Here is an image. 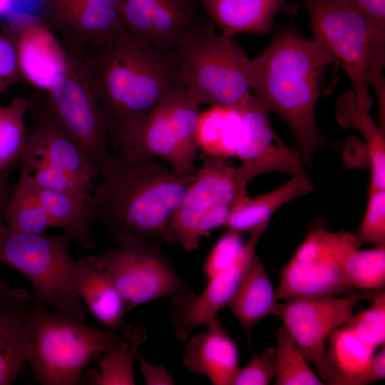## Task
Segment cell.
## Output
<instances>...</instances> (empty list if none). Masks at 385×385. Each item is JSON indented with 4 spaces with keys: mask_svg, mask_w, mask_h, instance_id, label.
<instances>
[{
    "mask_svg": "<svg viewBox=\"0 0 385 385\" xmlns=\"http://www.w3.org/2000/svg\"><path fill=\"white\" fill-rule=\"evenodd\" d=\"M332 66H337L334 58L292 24L277 31L251 60V93L286 123L307 166L329 144L317 126L315 108L319 97L334 88L335 83L328 82Z\"/></svg>",
    "mask_w": 385,
    "mask_h": 385,
    "instance_id": "6da1fadb",
    "label": "cell"
},
{
    "mask_svg": "<svg viewBox=\"0 0 385 385\" xmlns=\"http://www.w3.org/2000/svg\"><path fill=\"white\" fill-rule=\"evenodd\" d=\"M197 170L184 174L156 160L111 152L91 192L96 220L115 243H178L173 215Z\"/></svg>",
    "mask_w": 385,
    "mask_h": 385,
    "instance_id": "7a4b0ae2",
    "label": "cell"
},
{
    "mask_svg": "<svg viewBox=\"0 0 385 385\" xmlns=\"http://www.w3.org/2000/svg\"><path fill=\"white\" fill-rule=\"evenodd\" d=\"M86 48L111 148L172 91L183 87L172 53L142 37L125 31Z\"/></svg>",
    "mask_w": 385,
    "mask_h": 385,
    "instance_id": "3957f363",
    "label": "cell"
},
{
    "mask_svg": "<svg viewBox=\"0 0 385 385\" xmlns=\"http://www.w3.org/2000/svg\"><path fill=\"white\" fill-rule=\"evenodd\" d=\"M307 12L313 37L346 75L359 104L372 106L376 94L385 119V31L337 0H298Z\"/></svg>",
    "mask_w": 385,
    "mask_h": 385,
    "instance_id": "277c9868",
    "label": "cell"
},
{
    "mask_svg": "<svg viewBox=\"0 0 385 385\" xmlns=\"http://www.w3.org/2000/svg\"><path fill=\"white\" fill-rule=\"evenodd\" d=\"M31 300V299H30ZM74 316L30 302L26 314L28 360L42 385H77L88 364L128 346L115 330L84 324Z\"/></svg>",
    "mask_w": 385,
    "mask_h": 385,
    "instance_id": "5b68a950",
    "label": "cell"
},
{
    "mask_svg": "<svg viewBox=\"0 0 385 385\" xmlns=\"http://www.w3.org/2000/svg\"><path fill=\"white\" fill-rule=\"evenodd\" d=\"M207 19L171 52L183 88L199 105L237 106L251 95L250 59Z\"/></svg>",
    "mask_w": 385,
    "mask_h": 385,
    "instance_id": "8992f818",
    "label": "cell"
},
{
    "mask_svg": "<svg viewBox=\"0 0 385 385\" xmlns=\"http://www.w3.org/2000/svg\"><path fill=\"white\" fill-rule=\"evenodd\" d=\"M72 237L26 234L5 224L0 227V264L24 275L33 287L30 302L84 321L87 309L71 287L76 260L69 247Z\"/></svg>",
    "mask_w": 385,
    "mask_h": 385,
    "instance_id": "52a82bcc",
    "label": "cell"
},
{
    "mask_svg": "<svg viewBox=\"0 0 385 385\" xmlns=\"http://www.w3.org/2000/svg\"><path fill=\"white\" fill-rule=\"evenodd\" d=\"M34 124L19 165L40 188L91 192L99 171L81 145L58 120L43 96L31 98Z\"/></svg>",
    "mask_w": 385,
    "mask_h": 385,
    "instance_id": "ba28073f",
    "label": "cell"
},
{
    "mask_svg": "<svg viewBox=\"0 0 385 385\" xmlns=\"http://www.w3.org/2000/svg\"><path fill=\"white\" fill-rule=\"evenodd\" d=\"M201 108L183 87L172 91L112 148L128 158L162 160L175 170L192 173L199 148Z\"/></svg>",
    "mask_w": 385,
    "mask_h": 385,
    "instance_id": "9c48e42d",
    "label": "cell"
},
{
    "mask_svg": "<svg viewBox=\"0 0 385 385\" xmlns=\"http://www.w3.org/2000/svg\"><path fill=\"white\" fill-rule=\"evenodd\" d=\"M60 41L66 53V68L43 97L60 123L86 151L100 175L111 152L86 46L63 38Z\"/></svg>",
    "mask_w": 385,
    "mask_h": 385,
    "instance_id": "30bf717a",
    "label": "cell"
},
{
    "mask_svg": "<svg viewBox=\"0 0 385 385\" xmlns=\"http://www.w3.org/2000/svg\"><path fill=\"white\" fill-rule=\"evenodd\" d=\"M361 244L349 232L314 228L281 269L276 299L353 294L346 262Z\"/></svg>",
    "mask_w": 385,
    "mask_h": 385,
    "instance_id": "8fae6325",
    "label": "cell"
},
{
    "mask_svg": "<svg viewBox=\"0 0 385 385\" xmlns=\"http://www.w3.org/2000/svg\"><path fill=\"white\" fill-rule=\"evenodd\" d=\"M201 160L171 222L178 243L186 252L197 249L203 237L225 226L234 207L247 195V185L238 167L227 160L202 155Z\"/></svg>",
    "mask_w": 385,
    "mask_h": 385,
    "instance_id": "7c38bea8",
    "label": "cell"
},
{
    "mask_svg": "<svg viewBox=\"0 0 385 385\" xmlns=\"http://www.w3.org/2000/svg\"><path fill=\"white\" fill-rule=\"evenodd\" d=\"M115 245L103 250L98 257L114 282L126 314L140 304L190 289L177 274L161 245L145 241Z\"/></svg>",
    "mask_w": 385,
    "mask_h": 385,
    "instance_id": "4fadbf2b",
    "label": "cell"
},
{
    "mask_svg": "<svg viewBox=\"0 0 385 385\" xmlns=\"http://www.w3.org/2000/svg\"><path fill=\"white\" fill-rule=\"evenodd\" d=\"M377 291L277 301L270 315L280 318L306 359L314 363L323 354L329 337L349 322L359 302L370 301Z\"/></svg>",
    "mask_w": 385,
    "mask_h": 385,
    "instance_id": "5bb4252c",
    "label": "cell"
},
{
    "mask_svg": "<svg viewBox=\"0 0 385 385\" xmlns=\"http://www.w3.org/2000/svg\"><path fill=\"white\" fill-rule=\"evenodd\" d=\"M268 224L264 223L250 232L249 238L235 261L209 279L198 295L189 289L173 297L168 316L178 339L187 342L196 327L217 317L218 312L227 306L256 254L258 242Z\"/></svg>",
    "mask_w": 385,
    "mask_h": 385,
    "instance_id": "9a60e30c",
    "label": "cell"
},
{
    "mask_svg": "<svg viewBox=\"0 0 385 385\" xmlns=\"http://www.w3.org/2000/svg\"><path fill=\"white\" fill-rule=\"evenodd\" d=\"M242 130L235 157L244 182L272 172L293 175L304 170V162L294 147L287 145L270 121V113L253 96L242 104Z\"/></svg>",
    "mask_w": 385,
    "mask_h": 385,
    "instance_id": "2e32d148",
    "label": "cell"
},
{
    "mask_svg": "<svg viewBox=\"0 0 385 385\" xmlns=\"http://www.w3.org/2000/svg\"><path fill=\"white\" fill-rule=\"evenodd\" d=\"M125 31L170 53L207 18L199 0H120Z\"/></svg>",
    "mask_w": 385,
    "mask_h": 385,
    "instance_id": "e0dca14e",
    "label": "cell"
},
{
    "mask_svg": "<svg viewBox=\"0 0 385 385\" xmlns=\"http://www.w3.org/2000/svg\"><path fill=\"white\" fill-rule=\"evenodd\" d=\"M44 24L60 38L86 46L125 33L120 0H43Z\"/></svg>",
    "mask_w": 385,
    "mask_h": 385,
    "instance_id": "ac0fdd59",
    "label": "cell"
},
{
    "mask_svg": "<svg viewBox=\"0 0 385 385\" xmlns=\"http://www.w3.org/2000/svg\"><path fill=\"white\" fill-rule=\"evenodd\" d=\"M8 14L21 25L15 35L18 61L24 79L46 92L66 68V56L63 45L43 21L16 14L13 10Z\"/></svg>",
    "mask_w": 385,
    "mask_h": 385,
    "instance_id": "d6986e66",
    "label": "cell"
},
{
    "mask_svg": "<svg viewBox=\"0 0 385 385\" xmlns=\"http://www.w3.org/2000/svg\"><path fill=\"white\" fill-rule=\"evenodd\" d=\"M204 325L206 332L190 337L185 346V366L205 375L214 385H235L240 370L237 346L215 317Z\"/></svg>",
    "mask_w": 385,
    "mask_h": 385,
    "instance_id": "ffe728a7",
    "label": "cell"
},
{
    "mask_svg": "<svg viewBox=\"0 0 385 385\" xmlns=\"http://www.w3.org/2000/svg\"><path fill=\"white\" fill-rule=\"evenodd\" d=\"M202 9L223 36L267 34L279 12L293 16L299 6L288 0H199Z\"/></svg>",
    "mask_w": 385,
    "mask_h": 385,
    "instance_id": "44dd1931",
    "label": "cell"
},
{
    "mask_svg": "<svg viewBox=\"0 0 385 385\" xmlns=\"http://www.w3.org/2000/svg\"><path fill=\"white\" fill-rule=\"evenodd\" d=\"M71 287L86 309L106 327L121 332L125 329L123 301L98 256H88L75 262Z\"/></svg>",
    "mask_w": 385,
    "mask_h": 385,
    "instance_id": "7402d4cb",
    "label": "cell"
},
{
    "mask_svg": "<svg viewBox=\"0 0 385 385\" xmlns=\"http://www.w3.org/2000/svg\"><path fill=\"white\" fill-rule=\"evenodd\" d=\"M31 297L24 288L0 295V385H9L28 360L26 314Z\"/></svg>",
    "mask_w": 385,
    "mask_h": 385,
    "instance_id": "603a6c76",
    "label": "cell"
},
{
    "mask_svg": "<svg viewBox=\"0 0 385 385\" xmlns=\"http://www.w3.org/2000/svg\"><path fill=\"white\" fill-rule=\"evenodd\" d=\"M314 362L326 384L366 385L365 371L375 349L361 342L345 324L334 331Z\"/></svg>",
    "mask_w": 385,
    "mask_h": 385,
    "instance_id": "cb8c5ba5",
    "label": "cell"
},
{
    "mask_svg": "<svg viewBox=\"0 0 385 385\" xmlns=\"http://www.w3.org/2000/svg\"><path fill=\"white\" fill-rule=\"evenodd\" d=\"M37 189L51 227L61 229L84 249L93 247L91 226L96 215L91 192Z\"/></svg>",
    "mask_w": 385,
    "mask_h": 385,
    "instance_id": "d4e9b609",
    "label": "cell"
},
{
    "mask_svg": "<svg viewBox=\"0 0 385 385\" xmlns=\"http://www.w3.org/2000/svg\"><path fill=\"white\" fill-rule=\"evenodd\" d=\"M313 183L303 170L292 175L283 185L268 192L244 197L232 210L225 227L240 233L251 232L265 222L283 205L311 193Z\"/></svg>",
    "mask_w": 385,
    "mask_h": 385,
    "instance_id": "484cf974",
    "label": "cell"
},
{
    "mask_svg": "<svg viewBox=\"0 0 385 385\" xmlns=\"http://www.w3.org/2000/svg\"><path fill=\"white\" fill-rule=\"evenodd\" d=\"M277 300L266 268L257 253L229 302L230 307L249 342L252 327L267 315Z\"/></svg>",
    "mask_w": 385,
    "mask_h": 385,
    "instance_id": "4316f807",
    "label": "cell"
},
{
    "mask_svg": "<svg viewBox=\"0 0 385 385\" xmlns=\"http://www.w3.org/2000/svg\"><path fill=\"white\" fill-rule=\"evenodd\" d=\"M242 104L200 111L196 136L201 155L225 160L235 157L242 130Z\"/></svg>",
    "mask_w": 385,
    "mask_h": 385,
    "instance_id": "83f0119b",
    "label": "cell"
},
{
    "mask_svg": "<svg viewBox=\"0 0 385 385\" xmlns=\"http://www.w3.org/2000/svg\"><path fill=\"white\" fill-rule=\"evenodd\" d=\"M335 116L339 125L357 130L366 140L371 167L369 189H385V132L359 104L353 91L339 97Z\"/></svg>",
    "mask_w": 385,
    "mask_h": 385,
    "instance_id": "f1b7e54d",
    "label": "cell"
},
{
    "mask_svg": "<svg viewBox=\"0 0 385 385\" xmlns=\"http://www.w3.org/2000/svg\"><path fill=\"white\" fill-rule=\"evenodd\" d=\"M3 223L16 231L26 234H44L51 227L40 200L37 187L21 168L9 195Z\"/></svg>",
    "mask_w": 385,
    "mask_h": 385,
    "instance_id": "f546056e",
    "label": "cell"
},
{
    "mask_svg": "<svg viewBox=\"0 0 385 385\" xmlns=\"http://www.w3.org/2000/svg\"><path fill=\"white\" fill-rule=\"evenodd\" d=\"M30 105L31 98L24 96L0 104V171L19 165L27 142L26 116Z\"/></svg>",
    "mask_w": 385,
    "mask_h": 385,
    "instance_id": "4dcf8cb0",
    "label": "cell"
},
{
    "mask_svg": "<svg viewBox=\"0 0 385 385\" xmlns=\"http://www.w3.org/2000/svg\"><path fill=\"white\" fill-rule=\"evenodd\" d=\"M275 385L326 384L310 368L296 341L283 324L275 332Z\"/></svg>",
    "mask_w": 385,
    "mask_h": 385,
    "instance_id": "1f68e13d",
    "label": "cell"
},
{
    "mask_svg": "<svg viewBox=\"0 0 385 385\" xmlns=\"http://www.w3.org/2000/svg\"><path fill=\"white\" fill-rule=\"evenodd\" d=\"M122 333L130 343V347L115 349L99 359L100 374L96 376L94 384H135L133 362L138 350L137 346L144 340L145 332L142 330L131 332L128 327L125 328Z\"/></svg>",
    "mask_w": 385,
    "mask_h": 385,
    "instance_id": "d6a6232c",
    "label": "cell"
},
{
    "mask_svg": "<svg viewBox=\"0 0 385 385\" xmlns=\"http://www.w3.org/2000/svg\"><path fill=\"white\" fill-rule=\"evenodd\" d=\"M346 274L356 289H384L385 246L354 252L346 262Z\"/></svg>",
    "mask_w": 385,
    "mask_h": 385,
    "instance_id": "836d02e7",
    "label": "cell"
},
{
    "mask_svg": "<svg viewBox=\"0 0 385 385\" xmlns=\"http://www.w3.org/2000/svg\"><path fill=\"white\" fill-rule=\"evenodd\" d=\"M371 304L353 314L346 325L361 342L376 349L385 342V292L379 290Z\"/></svg>",
    "mask_w": 385,
    "mask_h": 385,
    "instance_id": "e575fe53",
    "label": "cell"
},
{
    "mask_svg": "<svg viewBox=\"0 0 385 385\" xmlns=\"http://www.w3.org/2000/svg\"><path fill=\"white\" fill-rule=\"evenodd\" d=\"M356 236L361 243L385 246V189H369L364 215Z\"/></svg>",
    "mask_w": 385,
    "mask_h": 385,
    "instance_id": "d590c367",
    "label": "cell"
},
{
    "mask_svg": "<svg viewBox=\"0 0 385 385\" xmlns=\"http://www.w3.org/2000/svg\"><path fill=\"white\" fill-rule=\"evenodd\" d=\"M245 242L241 233L228 230L215 243L203 262V274L207 281L230 266L240 253Z\"/></svg>",
    "mask_w": 385,
    "mask_h": 385,
    "instance_id": "8d00e7d4",
    "label": "cell"
},
{
    "mask_svg": "<svg viewBox=\"0 0 385 385\" xmlns=\"http://www.w3.org/2000/svg\"><path fill=\"white\" fill-rule=\"evenodd\" d=\"M277 373L276 348L268 347L252 356L248 363L240 368L235 385H267Z\"/></svg>",
    "mask_w": 385,
    "mask_h": 385,
    "instance_id": "74e56055",
    "label": "cell"
},
{
    "mask_svg": "<svg viewBox=\"0 0 385 385\" xmlns=\"http://www.w3.org/2000/svg\"><path fill=\"white\" fill-rule=\"evenodd\" d=\"M23 79L18 61L16 36L0 32V94Z\"/></svg>",
    "mask_w": 385,
    "mask_h": 385,
    "instance_id": "f35d334b",
    "label": "cell"
},
{
    "mask_svg": "<svg viewBox=\"0 0 385 385\" xmlns=\"http://www.w3.org/2000/svg\"><path fill=\"white\" fill-rule=\"evenodd\" d=\"M385 31V0H337Z\"/></svg>",
    "mask_w": 385,
    "mask_h": 385,
    "instance_id": "ab89813d",
    "label": "cell"
},
{
    "mask_svg": "<svg viewBox=\"0 0 385 385\" xmlns=\"http://www.w3.org/2000/svg\"><path fill=\"white\" fill-rule=\"evenodd\" d=\"M140 373L147 385H173L174 377L165 365H154L146 361L138 350L135 355Z\"/></svg>",
    "mask_w": 385,
    "mask_h": 385,
    "instance_id": "60d3db41",
    "label": "cell"
},
{
    "mask_svg": "<svg viewBox=\"0 0 385 385\" xmlns=\"http://www.w3.org/2000/svg\"><path fill=\"white\" fill-rule=\"evenodd\" d=\"M367 384L382 380L385 377V348L384 345L374 354L366 369Z\"/></svg>",
    "mask_w": 385,
    "mask_h": 385,
    "instance_id": "b9f144b4",
    "label": "cell"
},
{
    "mask_svg": "<svg viewBox=\"0 0 385 385\" xmlns=\"http://www.w3.org/2000/svg\"><path fill=\"white\" fill-rule=\"evenodd\" d=\"M17 166L0 171V227L3 224V215L6 203L11 191L10 179Z\"/></svg>",
    "mask_w": 385,
    "mask_h": 385,
    "instance_id": "7bdbcfd3",
    "label": "cell"
},
{
    "mask_svg": "<svg viewBox=\"0 0 385 385\" xmlns=\"http://www.w3.org/2000/svg\"><path fill=\"white\" fill-rule=\"evenodd\" d=\"M14 0H0V16L7 15L12 11Z\"/></svg>",
    "mask_w": 385,
    "mask_h": 385,
    "instance_id": "ee69618b",
    "label": "cell"
},
{
    "mask_svg": "<svg viewBox=\"0 0 385 385\" xmlns=\"http://www.w3.org/2000/svg\"><path fill=\"white\" fill-rule=\"evenodd\" d=\"M9 290L6 284L0 276V295L6 293Z\"/></svg>",
    "mask_w": 385,
    "mask_h": 385,
    "instance_id": "f6af8a7d",
    "label": "cell"
}]
</instances>
